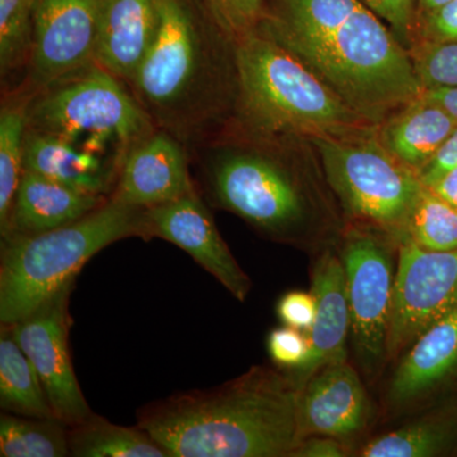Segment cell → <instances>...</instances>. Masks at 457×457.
<instances>
[{
  "label": "cell",
  "instance_id": "83f0119b",
  "mask_svg": "<svg viewBox=\"0 0 457 457\" xmlns=\"http://www.w3.org/2000/svg\"><path fill=\"white\" fill-rule=\"evenodd\" d=\"M38 0H0V77L3 88L29 68Z\"/></svg>",
  "mask_w": 457,
  "mask_h": 457
},
{
  "label": "cell",
  "instance_id": "f546056e",
  "mask_svg": "<svg viewBox=\"0 0 457 457\" xmlns=\"http://www.w3.org/2000/svg\"><path fill=\"white\" fill-rule=\"evenodd\" d=\"M212 20L237 42L257 31L266 13L264 0H201Z\"/></svg>",
  "mask_w": 457,
  "mask_h": 457
},
{
  "label": "cell",
  "instance_id": "2e32d148",
  "mask_svg": "<svg viewBox=\"0 0 457 457\" xmlns=\"http://www.w3.org/2000/svg\"><path fill=\"white\" fill-rule=\"evenodd\" d=\"M189 150L170 132L156 129L123 159L111 196L130 206L149 209L194 191Z\"/></svg>",
  "mask_w": 457,
  "mask_h": 457
},
{
  "label": "cell",
  "instance_id": "3957f363",
  "mask_svg": "<svg viewBox=\"0 0 457 457\" xmlns=\"http://www.w3.org/2000/svg\"><path fill=\"white\" fill-rule=\"evenodd\" d=\"M158 31L128 84L156 129L189 152L230 131L237 99V42L201 0H155Z\"/></svg>",
  "mask_w": 457,
  "mask_h": 457
},
{
  "label": "cell",
  "instance_id": "e575fe53",
  "mask_svg": "<svg viewBox=\"0 0 457 457\" xmlns=\"http://www.w3.org/2000/svg\"><path fill=\"white\" fill-rule=\"evenodd\" d=\"M352 453L350 445L329 436L303 438L288 457H345Z\"/></svg>",
  "mask_w": 457,
  "mask_h": 457
},
{
  "label": "cell",
  "instance_id": "5bb4252c",
  "mask_svg": "<svg viewBox=\"0 0 457 457\" xmlns=\"http://www.w3.org/2000/svg\"><path fill=\"white\" fill-rule=\"evenodd\" d=\"M457 394V308L426 329L402 356L387 386L392 411L427 408Z\"/></svg>",
  "mask_w": 457,
  "mask_h": 457
},
{
  "label": "cell",
  "instance_id": "9c48e42d",
  "mask_svg": "<svg viewBox=\"0 0 457 457\" xmlns=\"http://www.w3.org/2000/svg\"><path fill=\"white\" fill-rule=\"evenodd\" d=\"M398 243L372 228L345 225L338 252L345 267L351 345L362 374L374 380L387 359Z\"/></svg>",
  "mask_w": 457,
  "mask_h": 457
},
{
  "label": "cell",
  "instance_id": "f35d334b",
  "mask_svg": "<svg viewBox=\"0 0 457 457\" xmlns=\"http://www.w3.org/2000/svg\"><path fill=\"white\" fill-rule=\"evenodd\" d=\"M449 2L451 0H417V16L435 11Z\"/></svg>",
  "mask_w": 457,
  "mask_h": 457
},
{
  "label": "cell",
  "instance_id": "603a6c76",
  "mask_svg": "<svg viewBox=\"0 0 457 457\" xmlns=\"http://www.w3.org/2000/svg\"><path fill=\"white\" fill-rule=\"evenodd\" d=\"M32 92L25 86L7 90L0 110V233L7 228L18 186L25 171L27 107Z\"/></svg>",
  "mask_w": 457,
  "mask_h": 457
},
{
  "label": "cell",
  "instance_id": "6da1fadb",
  "mask_svg": "<svg viewBox=\"0 0 457 457\" xmlns=\"http://www.w3.org/2000/svg\"><path fill=\"white\" fill-rule=\"evenodd\" d=\"M195 152L212 203L261 236L315 255L338 246L345 218L308 140L227 135Z\"/></svg>",
  "mask_w": 457,
  "mask_h": 457
},
{
  "label": "cell",
  "instance_id": "8992f818",
  "mask_svg": "<svg viewBox=\"0 0 457 457\" xmlns=\"http://www.w3.org/2000/svg\"><path fill=\"white\" fill-rule=\"evenodd\" d=\"M144 212L110 196L79 220L31 236L2 237L0 323L11 326L75 282L93 255L106 246L139 237Z\"/></svg>",
  "mask_w": 457,
  "mask_h": 457
},
{
  "label": "cell",
  "instance_id": "e0dca14e",
  "mask_svg": "<svg viewBox=\"0 0 457 457\" xmlns=\"http://www.w3.org/2000/svg\"><path fill=\"white\" fill-rule=\"evenodd\" d=\"M311 291L317 299V317L308 333L311 354L303 368L288 372L299 387L319 370L348 360L350 308L345 267L337 246L315 255Z\"/></svg>",
  "mask_w": 457,
  "mask_h": 457
},
{
  "label": "cell",
  "instance_id": "277c9868",
  "mask_svg": "<svg viewBox=\"0 0 457 457\" xmlns=\"http://www.w3.org/2000/svg\"><path fill=\"white\" fill-rule=\"evenodd\" d=\"M299 392L288 372L254 366L216 389L146 405L137 426L168 457H288L299 444Z\"/></svg>",
  "mask_w": 457,
  "mask_h": 457
},
{
  "label": "cell",
  "instance_id": "d6a6232c",
  "mask_svg": "<svg viewBox=\"0 0 457 457\" xmlns=\"http://www.w3.org/2000/svg\"><path fill=\"white\" fill-rule=\"evenodd\" d=\"M417 42H457V0H451L435 11L417 16L414 44Z\"/></svg>",
  "mask_w": 457,
  "mask_h": 457
},
{
  "label": "cell",
  "instance_id": "ac0fdd59",
  "mask_svg": "<svg viewBox=\"0 0 457 457\" xmlns=\"http://www.w3.org/2000/svg\"><path fill=\"white\" fill-rule=\"evenodd\" d=\"M158 31L155 0H101L96 64L130 83Z\"/></svg>",
  "mask_w": 457,
  "mask_h": 457
},
{
  "label": "cell",
  "instance_id": "4316f807",
  "mask_svg": "<svg viewBox=\"0 0 457 457\" xmlns=\"http://www.w3.org/2000/svg\"><path fill=\"white\" fill-rule=\"evenodd\" d=\"M400 245H416L431 252L455 251L457 207L425 186L411 213L404 239Z\"/></svg>",
  "mask_w": 457,
  "mask_h": 457
},
{
  "label": "cell",
  "instance_id": "4fadbf2b",
  "mask_svg": "<svg viewBox=\"0 0 457 457\" xmlns=\"http://www.w3.org/2000/svg\"><path fill=\"white\" fill-rule=\"evenodd\" d=\"M163 239L191 255L236 297L245 302L252 281L231 253L196 188L144 212L143 239Z\"/></svg>",
  "mask_w": 457,
  "mask_h": 457
},
{
  "label": "cell",
  "instance_id": "836d02e7",
  "mask_svg": "<svg viewBox=\"0 0 457 457\" xmlns=\"http://www.w3.org/2000/svg\"><path fill=\"white\" fill-rule=\"evenodd\" d=\"M276 312L284 326L309 333L317 317V299L312 291H288L278 300Z\"/></svg>",
  "mask_w": 457,
  "mask_h": 457
},
{
  "label": "cell",
  "instance_id": "30bf717a",
  "mask_svg": "<svg viewBox=\"0 0 457 457\" xmlns=\"http://www.w3.org/2000/svg\"><path fill=\"white\" fill-rule=\"evenodd\" d=\"M457 308V249L398 246L387 359H399L418 337Z\"/></svg>",
  "mask_w": 457,
  "mask_h": 457
},
{
  "label": "cell",
  "instance_id": "5b68a950",
  "mask_svg": "<svg viewBox=\"0 0 457 457\" xmlns=\"http://www.w3.org/2000/svg\"><path fill=\"white\" fill-rule=\"evenodd\" d=\"M237 65L236 117L228 135L309 141L376 128L302 60L258 29L237 42Z\"/></svg>",
  "mask_w": 457,
  "mask_h": 457
},
{
  "label": "cell",
  "instance_id": "8d00e7d4",
  "mask_svg": "<svg viewBox=\"0 0 457 457\" xmlns=\"http://www.w3.org/2000/svg\"><path fill=\"white\" fill-rule=\"evenodd\" d=\"M427 187L432 189L437 196L457 207V165L442 174L440 179H436Z\"/></svg>",
  "mask_w": 457,
  "mask_h": 457
},
{
  "label": "cell",
  "instance_id": "f1b7e54d",
  "mask_svg": "<svg viewBox=\"0 0 457 457\" xmlns=\"http://www.w3.org/2000/svg\"><path fill=\"white\" fill-rule=\"evenodd\" d=\"M409 54L423 89L457 88V42H417Z\"/></svg>",
  "mask_w": 457,
  "mask_h": 457
},
{
  "label": "cell",
  "instance_id": "d6986e66",
  "mask_svg": "<svg viewBox=\"0 0 457 457\" xmlns=\"http://www.w3.org/2000/svg\"><path fill=\"white\" fill-rule=\"evenodd\" d=\"M108 198L25 170L2 237L31 236L64 227L88 215Z\"/></svg>",
  "mask_w": 457,
  "mask_h": 457
},
{
  "label": "cell",
  "instance_id": "7a4b0ae2",
  "mask_svg": "<svg viewBox=\"0 0 457 457\" xmlns=\"http://www.w3.org/2000/svg\"><path fill=\"white\" fill-rule=\"evenodd\" d=\"M257 29L371 125L425 92L409 51L360 0H278Z\"/></svg>",
  "mask_w": 457,
  "mask_h": 457
},
{
  "label": "cell",
  "instance_id": "7402d4cb",
  "mask_svg": "<svg viewBox=\"0 0 457 457\" xmlns=\"http://www.w3.org/2000/svg\"><path fill=\"white\" fill-rule=\"evenodd\" d=\"M362 457L457 456V394L425 408L416 420L366 442Z\"/></svg>",
  "mask_w": 457,
  "mask_h": 457
},
{
  "label": "cell",
  "instance_id": "d4e9b609",
  "mask_svg": "<svg viewBox=\"0 0 457 457\" xmlns=\"http://www.w3.org/2000/svg\"><path fill=\"white\" fill-rule=\"evenodd\" d=\"M71 456L167 457L165 451L139 426L114 425L90 414L83 422L69 427Z\"/></svg>",
  "mask_w": 457,
  "mask_h": 457
},
{
  "label": "cell",
  "instance_id": "484cf974",
  "mask_svg": "<svg viewBox=\"0 0 457 457\" xmlns=\"http://www.w3.org/2000/svg\"><path fill=\"white\" fill-rule=\"evenodd\" d=\"M56 418H32L3 411L0 416V456H71L69 429Z\"/></svg>",
  "mask_w": 457,
  "mask_h": 457
},
{
  "label": "cell",
  "instance_id": "7c38bea8",
  "mask_svg": "<svg viewBox=\"0 0 457 457\" xmlns=\"http://www.w3.org/2000/svg\"><path fill=\"white\" fill-rule=\"evenodd\" d=\"M101 0H38L25 86L29 92L96 64Z\"/></svg>",
  "mask_w": 457,
  "mask_h": 457
},
{
  "label": "cell",
  "instance_id": "4dcf8cb0",
  "mask_svg": "<svg viewBox=\"0 0 457 457\" xmlns=\"http://www.w3.org/2000/svg\"><path fill=\"white\" fill-rule=\"evenodd\" d=\"M267 351L272 362L282 371L294 372L305 365L311 354L308 333L291 327L270 330Z\"/></svg>",
  "mask_w": 457,
  "mask_h": 457
},
{
  "label": "cell",
  "instance_id": "d590c367",
  "mask_svg": "<svg viewBox=\"0 0 457 457\" xmlns=\"http://www.w3.org/2000/svg\"><path fill=\"white\" fill-rule=\"evenodd\" d=\"M457 165V126L455 130L451 132L444 145L438 150L437 154L433 156L431 162L418 173V179L425 186L432 185L436 179H440L442 174L446 173L451 168Z\"/></svg>",
  "mask_w": 457,
  "mask_h": 457
},
{
  "label": "cell",
  "instance_id": "1f68e13d",
  "mask_svg": "<svg viewBox=\"0 0 457 457\" xmlns=\"http://www.w3.org/2000/svg\"><path fill=\"white\" fill-rule=\"evenodd\" d=\"M389 27L396 40L408 51L414 44L417 0H360Z\"/></svg>",
  "mask_w": 457,
  "mask_h": 457
},
{
  "label": "cell",
  "instance_id": "52a82bcc",
  "mask_svg": "<svg viewBox=\"0 0 457 457\" xmlns=\"http://www.w3.org/2000/svg\"><path fill=\"white\" fill-rule=\"evenodd\" d=\"M27 129L114 162L156 130L128 84L97 64L32 92Z\"/></svg>",
  "mask_w": 457,
  "mask_h": 457
},
{
  "label": "cell",
  "instance_id": "cb8c5ba5",
  "mask_svg": "<svg viewBox=\"0 0 457 457\" xmlns=\"http://www.w3.org/2000/svg\"><path fill=\"white\" fill-rule=\"evenodd\" d=\"M0 407L32 418H56L37 372L7 326L0 333Z\"/></svg>",
  "mask_w": 457,
  "mask_h": 457
},
{
  "label": "cell",
  "instance_id": "9a60e30c",
  "mask_svg": "<svg viewBox=\"0 0 457 457\" xmlns=\"http://www.w3.org/2000/svg\"><path fill=\"white\" fill-rule=\"evenodd\" d=\"M371 402L362 378L347 361L319 370L300 387L299 441L329 436L350 445L368 428Z\"/></svg>",
  "mask_w": 457,
  "mask_h": 457
},
{
  "label": "cell",
  "instance_id": "8fae6325",
  "mask_svg": "<svg viewBox=\"0 0 457 457\" xmlns=\"http://www.w3.org/2000/svg\"><path fill=\"white\" fill-rule=\"evenodd\" d=\"M73 287L71 282L31 314L7 326L37 372L56 420L68 427L93 413L78 383L69 350V299Z\"/></svg>",
  "mask_w": 457,
  "mask_h": 457
},
{
  "label": "cell",
  "instance_id": "44dd1931",
  "mask_svg": "<svg viewBox=\"0 0 457 457\" xmlns=\"http://www.w3.org/2000/svg\"><path fill=\"white\" fill-rule=\"evenodd\" d=\"M25 170L80 191L110 197L116 187L120 167L68 141L27 129Z\"/></svg>",
  "mask_w": 457,
  "mask_h": 457
},
{
  "label": "cell",
  "instance_id": "ba28073f",
  "mask_svg": "<svg viewBox=\"0 0 457 457\" xmlns=\"http://www.w3.org/2000/svg\"><path fill=\"white\" fill-rule=\"evenodd\" d=\"M376 128L338 137H315L309 143L345 225L372 228L400 245L425 185L416 171L381 145Z\"/></svg>",
  "mask_w": 457,
  "mask_h": 457
},
{
  "label": "cell",
  "instance_id": "74e56055",
  "mask_svg": "<svg viewBox=\"0 0 457 457\" xmlns=\"http://www.w3.org/2000/svg\"><path fill=\"white\" fill-rule=\"evenodd\" d=\"M425 93L444 107L457 122V88L427 89Z\"/></svg>",
  "mask_w": 457,
  "mask_h": 457
},
{
  "label": "cell",
  "instance_id": "ffe728a7",
  "mask_svg": "<svg viewBox=\"0 0 457 457\" xmlns=\"http://www.w3.org/2000/svg\"><path fill=\"white\" fill-rule=\"evenodd\" d=\"M456 126V120L423 92L381 122L376 135L394 158L418 176Z\"/></svg>",
  "mask_w": 457,
  "mask_h": 457
}]
</instances>
